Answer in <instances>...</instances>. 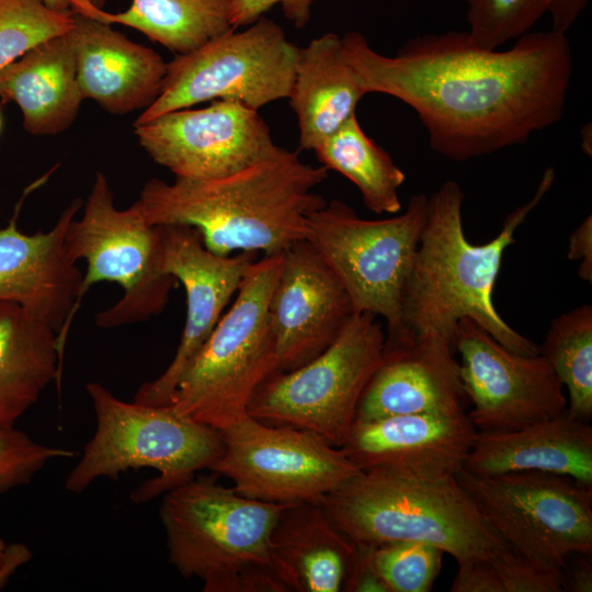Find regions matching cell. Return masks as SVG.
Wrapping results in <instances>:
<instances>
[{"mask_svg":"<svg viewBox=\"0 0 592 592\" xmlns=\"http://www.w3.org/2000/svg\"><path fill=\"white\" fill-rule=\"evenodd\" d=\"M341 38L366 94L412 107L430 147L451 160L523 145L563 116L573 70L566 34L528 32L500 50L452 30L412 37L395 56L377 53L356 31Z\"/></svg>","mask_w":592,"mask_h":592,"instance_id":"6da1fadb","label":"cell"},{"mask_svg":"<svg viewBox=\"0 0 592 592\" xmlns=\"http://www.w3.org/2000/svg\"><path fill=\"white\" fill-rule=\"evenodd\" d=\"M555 181L549 167L533 196L506 215L501 231L482 244L469 242L462 219L464 192L444 181L429 197L428 214L401 296L403 343L429 344L454 352L457 325L469 318L508 350L539 354L531 339L513 329L498 312L493 289L514 232L537 207ZM397 350V349H395Z\"/></svg>","mask_w":592,"mask_h":592,"instance_id":"7a4b0ae2","label":"cell"},{"mask_svg":"<svg viewBox=\"0 0 592 592\" xmlns=\"http://www.w3.org/2000/svg\"><path fill=\"white\" fill-rule=\"evenodd\" d=\"M328 169L281 149L241 171L214 180L149 179L134 203L150 226L197 229L215 254L282 253L306 239L308 215L327 201L315 189Z\"/></svg>","mask_w":592,"mask_h":592,"instance_id":"3957f363","label":"cell"},{"mask_svg":"<svg viewBox=\"0 0 592 592\" xmlns=\"http://www.w3.org/2000/svg\"><path fill=\"white\" fill-rule=\"evenodd\" d=\"M285 506L194 477L160 504L169 561L182 577L200 579L204 592H288L271 553Z\"/></svg>","mask_w":592,"mask_h":592,"instance_id":"277c9868","label":"cell"},{"mask_svg":"<svg viewBox=\"0 0 592 592\" xmlns=\"http://www.w3.org/2000/svg\"><path fill=\"white\" fill-rule=\"evenodd\" d=\"M318 504L355 544L423 542L457 563L491 560L509 544L455 477L413 479L361 471Z\"/></svg>","mask_w":592,"mask_h":592,"instance_id":"5b68a950","label":"cell"},{"mask_svg":"<svg viewBox=\"0 0 592 592\" xmlns=\"http://www.w3.org/2000/svg\"><path fill=\"white\" fill-rule=\"evenodd\" d=\"M96 428L65 480L71 493L101 477L152 468L158 476L137 488L132 499L146 502L209 469L224 451L221 432L177 413L171 406L126 402L96 382L86 385Z\"/></svg>","mask_w":592,"mask_h":592,"instance_id":"8992f818","label":"cell"},{"mask_svg":"<svg viewBox=\"0 0 592 592\" xmlns=\"http://www.w3.org/2000/svg\"><path fill=\"white\" fill-rule=\"evenodd\" d=\"M281 255H263L247 266L232 306L168 405L180 415L223 432L248 415L254 392L277 372L269 301Z\"/></svg>","mask_w":592,"mask_h":592,"instance_id":"52a82bcc","label":"cell"},{"mask_svg":"<svg viewBox=\"0 0 592 592\" xmlns=\"http://www.w3.org/2000/svg\"><path fill=\"white\" fill-rule=\"evenodd\" d=\"M429 197L415 194L400 215L364 219L340 200L307 217V236L348 293L354 314L386 321L385 350L403 343L401 296L428 214Z\"/></svg>","mask_w":592,"mask_h":592,"instance_id":"ba28073f","label":"cell"},{"mask_svg":"<svg viewBox=\"0 0 592 592\" xmlns=\"http://www.w3.org/2000/svg\"><path fill=\"white\" fill-rule=\"evenodd\" d=\"M385 338L376 316L354 314L317 357L265 379L249 403L248 415L312 432L341 447L356 420L363 391L384 358Z\"/></svg>","mask_w":592,"mask_h":592,"instance_id":"9c48e42d","label":"cell"},{"mask_svg":"<svg viewBox=\"0 0 592 592\" xmlns=\"http://www.w3.org/2000/svg\"><path fill=\"white\" fill-rule=\"evenodd\" d=\"M65 247L69 260H83L87 271L80 288L81 304L88 289L100 282L123 288L122 298L99 312L101 328L147 321L160 314L178 281L161 269L160 236L133 204L118 209L106 177L96 172L83 202V214L67 228Z\"/></svg>","mask_w":592,"mask_h":592,"instance_id":"30bf717a","label":"cell"},{"mask_svg":"<svg viewBox=\"0 0 592 592\" xmlns=\"http://www.w3.org/2000/svg\"><path fill=\"white\" fill-rule=\"evenodd\" d=\"M298 49L283 27L265 15L243 31L224 32L167 62L159 95L134 125L205 101H235L258 111L286 99Z\"/></svg>","mask_w":592,"mask_h":592,"instance_id":"8fae6325","label":"cell"},{"mask_svg":"<svg viewBox=\"0 0 592 592\" xmlns=\"http://www.w3.org/2000/svg\"><path fill=\"white\" fill-rule=\"evenodd\" d=\"M456 479L511 548L546 568L592 554V487L569 476L524 470Z\"/></svg>","mask_w":592,"mask_h":592,"instance_id":"7c38bea8","label":"cell"},{"mask_svg":"<svg viewBox=\"0 0 592 592\" xmlns=\"http://www.w3.org/2000/svg\"><path fill=\"white\" fill-rule=\"evenodd\" d=\"M224 451L209 470L239 494L292 505L319 503L361 473L341 447L319 435L249 415L221 432Z\"/></svg>","mask_w":592,"mask_h":592,"instance_id":"4fadbf2b","label":"cell"},{"mask_svg":"<svg viewBox=\"0 0 592 592\" xmlns=\"http://www.w3.org/2000/svg\"><path fill=\"white\" fill-rule=\"evenodd\" d=\"M454 350L477 431L515 430L567 410L565 387L540 353H514L469 318L457 325Z\"/></svg>","mask_w":592,"mask_h":592,"instance_id":"5bb4252c","label":"cell"},{"mask_svg":"<svg viewBox=\"0 0 592 592\" xmlns=\"http://www.w3.org/2000/svg\"><path fill=\"white\" fill-rule=\"evenodd\" d=\"M134 127L148 156L181 179H220L281 149L258 111L228 100L172 111Z\"/></svg>","mask_w":592,"mask_h":592,"instance_id":"9a60e30c","label":"cell"},{"mask_svg":"<svg viewBox=\"0 0 592 592\" xmlns=\"http://www.w3.org/2000/svg\"><path fill=\"white\" fill-rule=\"evenodd\" d=\"M157 227L161 269L182 284L186 296V317L171 363L160 376L138 388L134 401L168 406L181 378L237 293L246 269L255 259L257 252L218 255L204 246L200 231L193 227Z\"/></svg>","mask_w":592,"mask_h":592,"instance_id":"2e32d148","label":"cell"},{"mask_svg":"<svg viewBox=\"0 0 592 592\" xmlns=\"http://www.w3.org/2000/svg\"><path fill=\"white\" fill-rule=\"evenodd\" d=\"M353 315L348 293L309 240L282 252L269 301L277 372L321 354Z\"/></svg>","mask_w":592,"mask_h":592,"instance_id":"e0dca14e","label":"cell"},{"mask_svg":"<svg viewBox=\"0 0 592 592\" xmlns=\"http://www.w3.org/2000/svg\"><path fill=\"white\" fill-rule=\"evenodd\" d=\"M83 206L73 200L48 231L22 232L16 216L0 228V301H12L50 326L64 355L66 338L80 307L83 273L67 255L69 223Z\"/></svg>","mask_w":592,"mask_h":592,"instance_id":"ac0fdd59","label":"cell"},{"mask_svg":"<svg viewBox=\"0 0 592 592\" xmlns=\"http://www.w3.org/2000/svg\"><path fill=\"white\" fill-rule=\"evenodd\" d=\"M466 412L356 420L341 446L361 471L413 479L455 477L477 435Z\"/></svg>","mask_w":592,"mask_h":592,"instance_id":"d6986e66","label":"cell"},{"mask_svg":"<svg viewBox=\"0 0 592 592\" xmlns=\"http://www.w3.org/2000/svg\"><path fill=\"white\" fill-rule=\"evenodd\" d=\"M72 14L69 35L83 99L115 115L147 109L160 93L167 62L111 24Z\"/></svg>","mask_w":592,"mask_h":592,"instance_id":"ffe728a7","label":"cell"},{"mask_svg":"<svg viewBox=\"0 0 592 592\" xmlns=\"http://www.w3.org/2000/svg\"><path fill=\"white\" fill-rule=\"evenodd\" d=\"M466 399L452 350L429 344L384 348V358L361 397L356 420L454 415L465 412Z\"/></svg>","mask_w":592,"mask_h":592,"instance_id":"44dd1931","label":"cell"},{"mask_svg":"<svg viewBox=\"0 0 592 592\" xmlns=\"http://www.w3.org/2000/svg\"><path fill=\"white\" fill-rule=\"evenodd\" d=\"M464 470L477 476L537 470L592 487V426L563 413L509 431H478Z\"/></svg>","mask_w":592,"mask_h":592,"instance_id":"7402d4cb","label":"cell"},{"mask_svg":"<svg viewBox=\"0 0 592 592\" xmlns=\"http://www.w3.org/2000/svg\"><path fill=\"white\" fill-rule=\"evenodd\" d=\"M0 101L14 102L24 129L52 136L69 128L84 101L69 31L33 47L0 71Z\"/></svg>","mask_w":592,"mask_h":592,"instance_id":"603a6c76","label":"cell"},{"mask_svg":"<svg viewBox=\"0 0 592 592\" xmlns=\"http://www.w3.org/2000/svg\"><path fill=\"white\" fill-rule=\"evenodd\" d=\"M274 565L288 592L343 591L355 544L318 503L282 511L271 535Z\"/></svg>","mask_w":592,"mask_h":592,"instance_id":"cb8c5ba5","label":"cell"},{"mask_svg":"<svg viewBox=\"0 0 592 592\" xmlns=\"http://www.w3.org/2000/svg\"><path fill=\"white\" fill-rule=\"evenodd\" d=\"M365 94L344 58L339 35L326 33L299 48L288 99L297 116L300 148L316 149L356 114Z\"/></svg>","mask_w":592,"mask_h":592,"instance_id":"d4e9b609","label":"cell"},{"mask_svg":"<svg viewBox=\"0 0 592 592\" xmlns=\"http://www.w3.org/2000/svg\"><path fill=\"white\" fill-rule=\"evenodd\" d=\"M57 332L12 301H0V428L15 426L60 377Z\"/></svg>","mask_w":592,"mask_h":592,"instance_id":"484cf974","label":"cell"},{"mask_svg":"<svg viewBox=\"0 0 592 592\" xmlns=\"http://www.w3.org/2000/svg\"><path fill=\"white\" fill-rule=\"evenodd\" d=\"M72 13L135 29L168 50L182 55L234 29L229 0H132L122 12H106L86 0H72Z\"/></svg>","mask_w":592,"mask_h":592,"instance_id":"4316f807","label":"cell"},{"mask_svg":"<svg viewBox=\"0 0 592 592\" xmlns=\"http://www.w3.org/2000/svg\"><path fill=\"white\" fill-rule=\"evenodd\" d=\"M314 151L323 167L357 187L367 209L379 215L400 212L398 191L406 175L390 155L364 133L356 114Z\"/></svg>","mask_w":592,"mask_h":592,"instance_id":"83f0119b","label":"cell"},{"mask_svg":"<svg viewBox=\"0 0 592 592\" xmlns=\"http://www.w3.org/2000/svg\"><path fill=\"white\" fill-rule=\"evenodd\" d=\"M539 353L546 357L568 392V413L592 418V306L583 304L557 316Z\"/></svg>","mask_w":592,"mask_h":592,"instance_id":"f1b7e54d","label":"cell"},{"mask_svg":"<svg viewBox=\"0 0 592 592\" xmlns=\"http://www.w3.org/2000/svg\"><path fill=\"white\" fill-rule=\"evenodd\" d=\"M72 24V12L55 11L43 0H0V71Z\"/></svg>","mask_w":592,"mask_h":592,"instance_id":"f546056e","label":"cell"},{"mask_svg":"<svg viewBox=\"0 0 592 592\" xmlns=\"http://www.w3.org/2000/svg\"><path fill=\"white\" fill-rule=\"evenodd\" d=\"M444 551L423 542L372 545V560L389 592H429L442 568Z\"/></svg>","mask_w":592,"mask_h":592,"instance_id":"4dcf8cb0","label":"cell"},{"mask_svg":"<svg viewBox=\"0 0 592 592\" xmlns=\"http://www.w3.org/2000/svg\"><path fill=\"white\" fill-rule=\"evenodd\" d=\"M470 39L485 49H498L531 32L546 13L545 0H466Z\"/></svg>","mask_w":592,"mask_h":592,"instance_id":"1f68e13d","label":"cell"},{"mask_svg":"<svg viewBox=\"0 0 592 592\" xmlns=\"http://www.w3.org/2000/svg\"><path fill=\"white\" fill-rule=\"evenodd\" d=\"M75 455L68 448L37 443L15 426L0 428V493L30 483L48 462Z\"/></svg>","mask_w":592,"mask_h":592,"instance_id":"d6a6232c","label":"cell"},{"mask_svg":"<svg viewBox=\"0 0 592 592\" xmlns=\"http://www.w3.org/2000/svg\"><path fill=\"white\" fill-rule=\"evenodd\" d=\"M503 592H561L560 569L546 568L509 547L491 560Z\"/></svg>","mask_w":592,"mask_h":592,"instance_id":"836d02e7","label":"cell"},{"mask_svg":"<svg viewBox=\"0 0 592 592\" xmlns=\"http://www.w3.org/2000/svg\"><path fill=\"white\" fill-rule=\"evenodd\" d=\"M315 0H229V18L234 29L248 26L263 16L276 4L282 5L284 16L297 29L309 22Z\"/></svg>","mask_w":592,"mask_h":592,"instance_id":"e575fe53","label":"cell"},{"mask_svg":"<svg viewBox=\"0 0 592 592\" xmlns=\"http://www.w3.org/2000/svg\"><path fill=\"white\" fill-rule=\"evenodd\" d=\"M451 592H503L499 574L488 559L459 562Z\"/></svg>","mask_w":592,"mask_h":592,"instance_id":"d590c367","label":"cell"},{"mask_svg":"<svg viewBox=\"0 0 592 592\" xmlns=\"http://www.w3.org/2000/svg\"><path fill=\"white\" fill-rule=\"evenodd\" d=\"M343 591L389 592L373 563L372 545L355 544V553L348 569Z\"/></svg>","mask_w":592,"mask_h":592,"instance_id":"8d00e7d4","label":"cell"},{"mask_svg":"<svg viewBox=\"0 0 592 592\" xmlns=\"http://www.w3.org/2000/svg\"><path fill=\"white\" fill-rule=\"evenodd\" d=\"M567 257L581 260L578 276L584 282H592V216H587L570 234Z\"/></svg>","mask_w":592,"mask_h":592,"instance_id":"74e56055","label":"cell"},{"mask_svg":"<svg viewBox=\"0 0 592 592\" xmlns=\"http://www.w3.org/2000/svg\"><path fill=\"white\" fill-rule=\"evenodd\" d=\"M592 554L573 553L561 568L562 591H592Z\"/></svg>","mask_w":592,"mask_h":592,"instance_id":"f35d334b","label":"cell"},{"mask_svg":"<svg viewBox=\"0 0 592 592\" xmlns=\"http://www.w3.org/2000/svg\"><path fill=\"white\" fill-rule=\"evenodd\" d=\"M589 0H545L546 13L551 19V30L566 34L587 8Z\"/></svg>","mask_w":592,"mask_h":592,"instance_id":"ab89813d","label":"cell"},{"mask_svg":"<svg viewBox=\"0 0 592 592\" xmlns=\"http://www.w3.org/2000/svg\"><path fill=\"white\" fill-rule=\"evenodd\" d=\"M32 558L31 549L21 543L8 544L0 538V590L15 571Z\"/></svg>","mask_w":592,"mask_h":592,"instance_id":"60d3db41","label":"cell"},{"mask_svg":"<svg viewBox=\"0 0 592 592\" xmlns=\"http://www.w3.org/2000/svg\"><path fill=\"white\" fill-rule=\"evenodd\" d=\"M72 0H43V2L50 9L60 12H71ZM95 8L103 9L109 0H86Z\"/></svg>","mask_w":592,"mask_h":592,"instance_id":"b9f144b4","label":"cell"},{"mask_svg":"<svg viewBox=\"0 0 592 592\" xmlns=\"http://www.w3.org/2000/svg\"><path fill=\"white\" fill-rule=\"evenodd\" d=\"M2 128V114H1V110H0V130Z\"/></svg>","mask_w":592,"mask_h":592,"instance_id":"7bdbcfd3","label":"cell"}]
</instances>
